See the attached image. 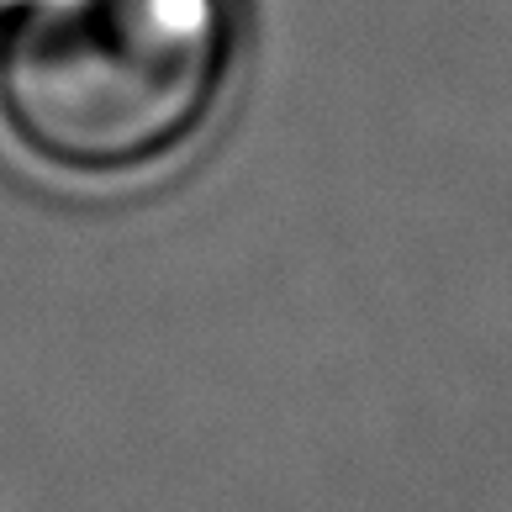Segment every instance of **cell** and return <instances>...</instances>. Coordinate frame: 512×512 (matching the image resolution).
Wrapping results in <instances>:
<instances>
[{
	"mask_svg": "<svg viewBox=\"0 0 512 512\" xmlns=\"http://www.w3.org/2000/svg\"><path fill=\"white\" fill-rule=\"evenodd\" d=\"M222 74L217 0H27L0 32V117L43 164L122 175L191 138Z\"/></svg>",
	"mask_w": 512,
	"mask_h": 512,
	"instance_id": "6da1fadb",
	"label": "cell"
}]
</instances>
